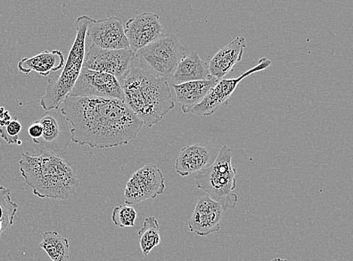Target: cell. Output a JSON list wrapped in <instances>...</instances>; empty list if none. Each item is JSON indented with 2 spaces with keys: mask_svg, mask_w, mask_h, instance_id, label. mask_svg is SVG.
Listing matches in <instances>:
<instances>
[{
  "mask_svg": "<svg viewBox=\"0 0 353 261\" xmlns=\"http://www.w3.org/2000/svg\"><path fill=\"white\" fill-rule=\"evenodd\" d=\"M61 105V113L72 125L71 141L91 148L127 145L143 125L119 100L68 96Z\"/></svg>",
  "mask_w": 353,
  "mask_h": 261,
  "instance_id": "1",
  "label": "cell"
},
{
  "mask_svg": "<svg viewBox=\"0 0 353 261\" xmlns=\"http://www.w3.org/2000/svg\"><path fill=\"white\" fill-rule=\"evenodd\" d=\"M19 167L26 184L39 198L68 200L79 185L69 163L52 152L23 153Z\"/></svg>",
  "mask_w": 353,
  "mask_h": 261,
  "instance_id": "2",
  "label": "cell"
},
{
  "mask_svg": "<svg viewBox=\"0 0 353 261\" xmlns=\"http://www.w3.org/2000/svg\"><path fill=\"white\" fill-rule=\"evenodd\" d=\"M121 83L127 107L148 127L158 124L175 108L168 81L141 67H131Z\"/></svg>",
  "mask_w": 353,
  "mask_h": 261,
  "instance_id": "3",
  "label": "cell"
},
{
  "mask_svg": "<svg viewBox=\"0 0 353 261\" xmlns=\"http://www.w3.org/2000/svg\"><path fill=\"white\" fill-rule=\"evenodd\" d=\"M90 17L82 15L75 22L77 36L70 49L67 62L60 76L48 81L46 94L40 105L45 111L57 110L72 91L83 67L85 56V39Z\"/></svg>",
  "mask_w": 353,
  "mask_h": 261,
  "instance_id": "4",
  "label": "cell"
},
{
  "mask_svg": "<svg viewBox=\"0 0 353 261\" xmlns=\"http://www.w3.org/2000/svg\"><path fill=\"white\" fill-rule=\"evenodd\" d=\"M236 169L232 166V152L226 145L221 147L213 164L196 173L194 177L198 189L219 203L223 211L234 209L238 201L236 189Z\"/></svg>",
  "mask_w": 353,
  "mask_h": 261,
  "instance_id": "5",
  "label": "cell"
},
{
  "mask_svg": "<svg viewBox=\"0 0 353 261\" xmlns=\"http://www.w3.org/2000/svg\"><path fill=\"white\" fill-rule=\"evenodd\" d=\"M185 58V50L174 35L163 34L135 53L139 66L150 75L168 81Z\"/></svg>",
  "mask_w": 353,
  "mask_h": 261,
  "instance_id": "6",
  "label": "cell"
},
{
  "mask_svg": "<svg viewBox=\"0 0 353 261\" xmlns=\"http://www.w3.org/2000/svg\"><path fill=\"white\" fill-rule=\"evenodd\" d=\"M68 96L97 97L124 101L121 81L108 73L82 67L80 75Z\"/></svg>",
  "mask_w": 353,
  "mask_h": 261,
  "instance_id": "7",
  "label": "cell"
},
{
  "mask_svg": "<svg viewBox=\"0 0 353 261\" xmlns=\"http://www.w3.org/2000/svg\"><path fill=\"white\" fill-rule=\"evenodd\" d=\"M135 53L131 49H105L94 45L90 46L85 56L83 67L108 73L120 81L132 67Z\"/></svg>",
  "mask_w": 353,
  "mask_h": 261,
  "instance_id": "8",
  "label": "cell"
},
{
  "mask_svg": "<svg viewBox=\"0 0 353 261\" xmlns=\"http://www.w3.org/2000/svg\"><path fill=\"white\" fill-rule=\"evenodd\" d=\"M165 190V182L161 169L148 164L137 171L127 182L125 190V204L137 205L147 200L155 199Z\"/></svg>",
  "mask_w": 353,
  "mask_h": 261,
  "instance_id": "9",
  "label": "cell"
},
{
  "mask_svg": "<svg viewBox=\"0 0 353 261\" xmlns=\"http://www.w3.org/2000/svg\"><path fill=\"white\" fill-rule=\"evenodd\" d=\"M272 61L267 58L259 60L256 67L245 71L236 79H223L219 80L217 85L213 87L202 102L196 105L191 112L196 116H212L220 107L228 103L229 98L234 92L236 87L242 80L254 73L265 70L270 67Z\"/></svg>",
  "mask_w": 353,
  "mask_h": 261,
  "instance_id": "10",
  "label": "cell"
},
{
  "mask_svg": "<svg viewBox=\"0 0 353 261\" xmlns=\"http://www.w3.org/2000/svg\"><path fill=\"white\" fill-rule=\"evenodd\" d=\"M43 126V133L34 140L41 150L52 153H61L67 150L71 141L68 121L61 111H47L39 121Z\"/></svg>",
  "mask_w": 353,
  "mask_h": 261,
  "instance_id": "11",
  "label": "cell"
},
{
  "mask_svg": "<svg viewBox=\"0 0 353 261\" xmlns=\"http://www.w3.org/2000/svg\"><path fill=\"white\" fill-rule=\"evenodd\" d=\"M86 36L92 44L105 49H130L123 22L119 17L100 20L90 19Z\"/></svg>",
  "mask_w": 353,
  "mask_h": 261,
  "instance_id": "12",
  "label": "cell"
},
{
  "mask_svg": "<svg viewBox=\"0 0 353 261\" xmlns=\"http://www.w3.org/2000/svg\"><path fill=\"white\" fill-rule=\"evenodd\" d=\"M159 16L143 12L130 19L125 28L130 48L134 53L163 35Z\"/></svg>",
  "mask_w": 353,
  "mask_h": 261,
  "instance_id": "13",
  "label": "cell"
},
{
  "mask_svg": "<svg viewBox=\"0 0 353 261\" xmlns=\"http://www.w3.org/2000/svg\"><path fill=\"white\" fill-rule=\"evenodd\" d=\"M223 210L219 203L212 200L208 195H204L196 201L193 214L188 222L192 233L207 236L220 230V222Z\"/></svg>",
  "mask_w": 353,
  "mask_h": 261,
  "instance_id": "14",
  "label": "cell"
},
{
  "mask_svg": "<svg viewBox=\"0 0 353 261\" xmlns=\"http://www.w3.org/2000/svg\"><path fill=\"white\" fill-rule=\"evenodd\" d=\"M246 46L243 36H237L213 56L209 64L210 76L219 80L223 79L231 72L234 65L243 58Z\"/></svg>",
  "mask_w": 353,
  "mask_h": 261,
  "instance_id": "15",
  "label": "cell"
},
{
  "mask_svg": "<svg viewBox=\"0 0 353 261\" xmlns=\"http://www.w3.org/2000/svg\"><path fill=\"white\" fill-rule=\"evenodd\" d=\"M219 81V79L212 77L206 81H194L181 85H172L176 100L182 105L183 112L185 114L191 112L196 105L202 102Z\"/></svg>",
  "mask_w": 353,
  "mask_h": 261,
  "instance_id": "16",
  "label": "cell"
},
{
  "mask_svg": "<svg viewBox=\"0 0 353 261\" xmlns=\"http://www.w3.org/2000/svg\"><path fill=\"white\" fill-rule=\"evenodd\" d=\"M210 159V151L205 147L199 144L186 145L176 160V173L182 177L199 173L206 167Z\"/></svg>",
  "mask_w": 353,
  "mask_h": 261,
  "instance_id": "17",
  "label": "cell"
},
{
  "mask_svg": "<svg viewBox=\"0 0 353 261\" xmlns=\"http://www.w3.org/2000/svg\"><path fill=\"white\" fill-rule=\"evenodd\" d=\"M64 64V56L61 51H44L32 58L22 59L18 64V69L26 75L34 71L41 76H48L51 72L63 69Z\"/></svg>",
  "mask_w": 353,
  "mask_h": 261,
  "instance_id": "18",
  "label": "cell"
},
{
  "mask_svg": "<svg viewBox=\"0 0 353 261\" xmlns=\"http://www.w3.org/2000/svg\"><path fill=\"white\" fill-rule=\"evenodd\" d=\"M212 78L209 65L201 59L198 52H194L180 62L172 76L174 85H181L190 81H206Z\"/></svg>",
  "mask_w": 353,
  "mask_h": 261,
  "instance_id": "19",
  "label": "cell"
},
{
  "mask_svg": "<svg viewBox=\"0 0 353 261\" xmlns=\"http://www.w3.org/2000/svg\"><path fill=\"white\" fill-rule=\"evenodd\" d=\"M39 247L52 261H68L70 258L69 241L57 232H45Z\"/></svg>",
  "mask_w": 353,
  "mask_h": 261,
  "instance_id": "20",
  "label": "cell"
},
{
  "mask_svg": "<svg viewBox=\"0 0 353 261\" xmlns=\"http://www.w3.org/2000/svg\"><path fill=\"white\" fill-rule=\"evenodd\" d=\"M138 238L143 255H149L150 252L161 243L160 226L158 220L153 216L146 217L141 229L138 231Z\"/></svg>",
  "mask_w": 353,
  "mask_h": 261,
  "instance_id": "21",
  "label": "cell"
},
{
  "mask_svg": "<svg viewBox=\"0 0 353 261\" xmlns=\"http://www.w3.org/2000/svg\"><path fill=\"white\" fill-rule=\"evenodd\" d=\"M18 208V204L12 200L10 190L0 186V222L3 225V233L9 231L13 225Z\"/></svg>",
  "mask_w": 353,
  "mask_h": 261,
  "instance_id": "22",
  "label": "cell"
},
{
  "mask_svg": "<svg viewBox=\"0 0 353 261\" xmlns=\"http://www.w3.org/2000/svg\"><path fill=\"white\" fill-rule=\"evenodd\" d=\"M137 218V211L133 207L121 205L112 211L111 219L114 225L121 227H133Z\"/></svg>",
  "mask_w": 353,
  "mask_h": 261,
  "instance_id": "23",
  "label": "cell"
},
{
  "mask_svg": "<svg viewBox=\"0 0 353 261\" xmlns=\"http://www.w3.org/2000/svg\"><path fill=\"white\" fill-rule=\"evenodd\" d=\"M21 130L20 121L14 117L0 127V136L9 145L17 144Z\"/></svg>",
  "mask_w": 353,
  "mask_h": 261,
  "instance_id": "24",
  "label": "cell"
},
{
  "mask_svg": "<svg viewBox=\"0 0 353 261\" xmlns=\"http://www.w3.org/2000/svg\"><path fill=\"white\" fill-rule=\"evenodd\" d=\"M43 133V126L41 125L39 121L32 124L28 128V134L32 138V141L38 140V138L42 136Z\"/></svg>",
  "mask_w": 353,
  "mask_h": 261,
  "instance_id": "25",
  "label": "cell"
},
{
  "mask_svg": "<svg viewBox=\"0 0 353 261\" xmlns=\"http://www.w3.org/2000/svg\"><path fill=\"white\" fill-rule=\"evenodd\" d=\"M270 261H289V260L277 258L273 259L272 260H270Z\"/></svg>",
  "mask_w": 353,
  "mask_h": 261,
  "instance_id": "26",
  "label": "cell"
},
{
  "mask_svg": "<svg viewBox=\"0 0 353 261\" xmlns=\"http://www.w3.org/2000/svg\"><path fill=\"white\" fill-rule=\"evenodd\" d=\"M3 233V225L1 222H0V235H1Z\"/></svg>",
  "mask_w": 353,
  "mask_h": 261,
  "instance_id": "27",
  "label": "cell"
},
{
  "mask_svg": "<svg viewBox=\"0 0 353 261\" xmlns=\"http://www.w3.org/2000/svg\"><path fill=\"white\" fill-rule=\"evenodd\" d=\"M17 145H21V141L19 140L18 143H17Z\"/></svg>",
  "mask_w": 353,
  "mask_h": 261,
  "instance_id": "28",
  "label": "cell"
}]
</instances>
